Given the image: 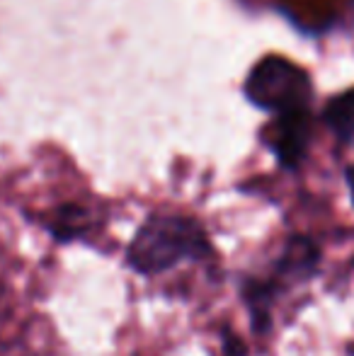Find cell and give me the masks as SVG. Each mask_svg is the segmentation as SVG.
<instances>
[{"mask_svg":"<svg viewBox=\"0 0 354 356\" xmlns=\"http://www.w3.org/2000/svg\"><path fill=\"white\" fill-rule=\"evenodd\" d=\"M318 267H321V248L316 240L308 235H291L284 243L282 254L274 264L272 282L284 291L287 286L313 279L318 274Z\"/></svg>","mask_w":354,"mask_h":356,"instance_id":"4","label":"cell"},{"mask_svg":"<svg viewBox=\"0 0 354 356\" xmlns=\"http://www.w3.org/2000/svg\"><path fill=\"white\" fill-rule=\"evenodd\" d=\"M243 95L260 112L282 114L311 107L313 83L298 63L284 56H265L250 68L243 83Z\"/></svg>","mask_w":354,"mask_h":356,"instance_id":"2","label":"cell"},{"mask_svg":"<svg viewBox=\"0 0 354 356\" xmlns=\"http://www.w3.org/2000/svg\"><path fill=\"white\" fill-rule=\"evenodd\" d=\"M223 356H248L246 342L241 337H236L231 330L223 332Z\"/></svg>","mask_w":354,"mask_h":356,"instance_id":"7","label":"cell"},{"mask_svg":"<svg viewBox=\"0 0 354 356\" xmlns=\"http://www.w3.org/2000/svg\"><path fill=\"white\" fill-rule=\"evenodd\" d=\"M321 124L330 131L340 148L354 143V88L328 99L321 112Z\"/></svg>","mask_w":354,"mask_h":356,"instance_id":"5","label":"cell"},{"mask_svg":"<svg viewBox=\"0 0 354 356\" xmlns=\"http://www.w3.org/2000/svg\"><path fill=\"white\" fill-rule=\"evenodd\" d=\"M47 228L51 230V235L56 240H61V243H71V240L83 238V235H86V230L90 228V216L83 207L66 204V207H61L56 213H54V218L49 220Z\"/></svg>","mask_w":354,"mask_h":356,"instance_id":"6","label":"cell"},{"mask_svg":"<svg viewBox=\"0 0 354 356\" xmlns=\"http://www.w3.org/2000/svg\"><path fill=\"white\" fill-rule=\"evenodd\" d=\"M345 182H347V187H350V197L354 204V165H350V168L345 170Z\"/></svg>","mask_w":354,"mask_h":356,"instance_id":"8","label":"cell"},{"mask_svg":"<svg viewBox=\"0 0 354 356\" xmlns=\"http://www.w3.org/2000/svg\"><path fill=\"white\" fill-rule=\"evenodd\" d=\"M313 131H316V117L311 107L291 109V112L272 114V119L262 127L260 141L274 155L279 168L296 172L308 158Z\"/></svg>","mask_w":354,"mask_h":356,"instance_id":"3","label":"cell"},{"mask_svg":"<svg viewBox=\"0 0 354 356\" xmlns=\"http://www.w3.org/2000/svg\"><path fill=\"white\" fill-rule=\"evenodd\" d=\"M211 254V240L194 216L156 211L138 225L129 243L127 264L141 277H156L182 262H202Z\"/></svg>","mask_w":354,"mask_h":356,"instance_id":"1","label":"cell"}]
</instances>
